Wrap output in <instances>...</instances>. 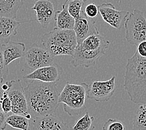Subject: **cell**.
<instances>
[{"label": "cell", "instance_id": "cell-1", "mask_svg": "<svg viewBox=\"0 0 146 130\" xmlns=\"http://www.w3.org/2000/svg\"><path fill=\"white\" fill-rule=\"evenodd\" d=\"M29 113L33 119L53 115L58 106L59 94L55 83L32 80L24 88Z\"/></svg>", "mask_w": 146, "mask_h": 130}, {"label": "cell", "instance_id": "cell-2", "mask_svg": "<svg viewBox=\"0 0 146 130\" xmlns=\"http://www.w3.org/2000/svg\"><path fill=\"white\" fill-rule=\"evenodd\" d=\"M124 79V88L130 100L136 104L146 103V58L137 51L127 59Z\"/></svg>", "mask_w": 146, "mask_h": 130}, {"label": "cell", "instance_id": "cell-3", "mask_svg": "<svg viewBox=\"0 0 146 130\" xmlns=\"http://www.w3.org/2000/svg\"><path fill=\"white\" fill-rule=\"evenodd\" d=\"M40 40L43 47L54 57L65 55L72 57L78 45L74 30L54 28L44 34Z\"/></svg>", "mask_w": 146, "mask_h": 130}, {"label": "cell", "instance_id": "cell-4", "mask_svg": "<svg viewBox=\"0 0 146 130\" xmlns=\"http://www.w3.org/2000/svg\"><path fill=\"white\" fill-rule=\"evenodd\" d=\"M88 88V85L85 83L80 85L66 83L58 96V103H63L65 113L74 117L86 110L85 100Z\"/></svg>", "mask_w": 146, "mask_h": 130}, {"label": "cell", "instance_id": "cell-5", "mask_svg": "<svg viewBox=\"0 0 146 130\" xmlns=\"http://www.w3.org/2000/svg\"><path fill=\"white\" fill-rule=\"evenodd\" d=\"M126 39L132 45L146 41V18L141 10L134 9L124 23Z\"/></svg>", "mask_w": 146, "mask_h": 130}, {"label": "cell", "instance_id": "cell-6", "mask_svg": "<svg viewBox=\"0 0 146 130\" xmlns=\"http://www.w3.org/2000/svg\"><path fill=\"white\" fill-rule=\"evenodd\" d=\"M6 82L9 85V89L6 91L11 101V112L13 114L25 116L27 119L31 120L33 118L29 113L25 91L21 81L19 79H13Z\"/></svg>", "mask_w": 146, "mask_h": 130}, {"label": "cell", "instance_id": "cell-7", "mask_svg": "<svg viewBox=\"0 0 146 130\" xmlns=\"http://www.w3.org/2000/svg\"><path fill=\"white\" fill-rule=\"evenodd\" d=\"M116 76L106 81H94L88 85L86 97L96 102L109 101L116 91Z\"/></svg>", "mask_w": 146, "mask_h": 130}, {"label": "cell", "instance_id": "cell-8", "mask_svg": "<svg viewBox=\"0 0 146 130\" xmlns=\"http://www.w3.org/2000/svg\"><path fill=\"white\" fill-rule=\"evenodd\" d=\"M24 57L26 65L34 70L54 64V56L46 48L36 44L31 45Z\"/></svg>", "mask_w": 146, "mask_h": 130}, {"label": "cell", "instance_id": "cell-9", "mask_svg": "<svg viewBox=\"0 0 146 130\" xmlns=\"http://www.w3.org/2000/svg\"><path fill=\"white\" fill-rule=\"evenodd\" d=\"M56 0H36L32 9L36 13V20L43 28H47L55 20L57 12Z\"/></svg>", "mask_w": 146, "mask_h": 130}, {"label": "cell", "instance_id": "cell-10", "mask_svg": "<svg viewBox=\"0 0 146 130\" xmlns=\"http://www.w3.org/2000/svg\"><path fill=\"white\" fill-rule=\"evenodd\" d=\"M99 13L104 22L118 30L124 26L129 11L117 10L112 3H104L98 6Z\"/></svg>", "mask_w": 146, "mask_h": 130}, {"label": "cell", "instance_id": "cell-11", "mask_svg": "<svg viewBox=\"0 0 146 130\" xmlns=\"http://www.w3.org/2000/svg\"><path fill=\"white\" fill-rule=\"evenodd\" d=\"M64 69L57 64H52L34 70L23 78L29 80H37L45 83H55L60 81Z\"/></svg>", "mask_w": 146, "mask_h": 130}, {"label": "cell", "instance_id": "cell-12", "mask_svg": "<svg viewBox=\"0 0 146 130\" xmlns=\"http://www.w3.org/2000/svg\"><path fill=\"white\" fill-rule=\"evenodd\" d=\"M105 53V52L100 51L84 50L77 45L72 56L70 63L74 67L89 68L95 66L98 59Z\"/></svg>", "mask_w": 146, "mask_h": 130}, {"label": "cell", "instance_id": "cell-13", "mask_svg": "<svg viewBox=\"0 0 146 130\" xmlns=\"http://www.w3.org/2000/svg\"><path fill=\"white\" fill-rule=\"evenodd\" d=\"M95 24V20L89 18L85 15L84 11H82L80 16L75 20L74 28L78 44L90 35L99 32Z\"/></svg>", "mask_w": 146, "mask_h": 130}, {"label": "cell", "instance_id": "cell-14", "mask_svg": "<svg viewBox=\"0 0 146 130\" xmlns=\"http://www.w3.org/2000/svg\"><path fill=\"white\" fill-rule=\"evenodd\" d=\"M33 130H70L62 118L53 115L33 118Z\"/></svg>", "mask_w": 146, "mask_h": 130}, {"label": "cell", "instance_id": "cell-15", "mask_svg": "<svg viewBox=\"0 0 146 130\" xmlns=\"http://www.w3.org/2000/svg\"><path fill=\"white\" fill-rule=\"evenodd\" d=\"M23 23L16 19L0 16V44L5 45L11 41V38L16 36L20 24Z\"/></svg>", "mask_w": 146, "mask_h": 130}, {"label": "cell", "instance_id": "cell-16", "mask_svg": "<svg viewBox=\"0 0 146 130\" xmlns=\"http://www.w3.org/2000/svg\"><path fill=\"white\" fill-rule=\"evenodd\" d=\"M110 42L106 40L100 32L95 33L86 37L78 45L86 50L100 51L105 52L109 48Z\"/></svg>", "mask_w": 146, "mask_h": 130}, {"label": "cell", "instance_id": "cell-17", "mask_svg": "<svg viewBox=\"0 0 146 130\" xmlns=\"http://www.w3.org/2000/svg\"><path fill=\"white\" fill-rule=\"evenodd\" d=\"M26 53V46L21 42L10 41L3 45V56L6 66L10 63L23 57Z\"/></svg>", "mask_w": 146, "mask_h": 130}, {"label": "cell", "instance_id": "cell-18", "mask_svg": "<svg viewBox=\"0 0 146 130\" xmlns=\"http://www.w3.org/2000/svg\"><path fill=\"white\" fill-rule=\"evenodd\" d=\"M69 0H65L62 5L61 11H57L55 18V28L59 30H74L75 20L68 11L67 3Z\"/></svg>", "mask_w": 146, "mask_h": 130}, {"label": "cell", "instance_id": "cell-19", "mask_svg": "<svg viewBox=\"0 0 146 130\" xmlns=\"http://www.w3.org/2000/svg\"><path fill=\"white\" fill-rule=\"evenodd\" d=\"M23 4L24 0H0V16L16 19Z\"/></svg>", "mask_w": 146, "mask_h": 130}, {"label": "cell", "instance_id": "cell-20", "mask_svg": "<svg viewBox=\"0 0 146 130\" xmlns=\"http://www.w3.org/2000/svg\"><path fill=\"white\" fill-rule=\"evenodd\" d=\"M29 119L22 115L13 114L6 118L7 125L19 130H29Z\"/></svg>", "mask_w": 146, "mask_h": 130}, {"label": "cell", "instance_id": "cell-21", "mask_svg": "<svg viewBox=\"0 0 146 130\" xmlns=\"http://www.w3.org/2000/svg\"><path fill=\"white\" fill-rule=\"evenodd\" d=\"M132 130H146V103L139 107L133 119Z\"/></svg>", "mask_w": 146, "mask_h": 130}, {"label": "cell", "instance_id": "cell-22", "mask_svg": "<svg viewBox=\"0 0 146 130\" xmlns=\"http://www.w3.org/2000/svg\"><path fill=\"white\" fill-rule=\"evenodd\" d=\"M94 119V117L86 112L82 117L78 119L72 127V130H94L95 126L93 125Z\"/></svg>", "mask_w": 146, "mask_h": 130}, {"label": "cell", "instance_id": "cell-23", "mask_svg": "<svg viewBox=\"0 0 146 130\" xmlns=\"http://www.w3.org/2000/svg\"><path fill=\"white\" fill-rule=\"evenodd\" d=\"M83 4V3L82 0H72L68 1L67 5L68 11L75 20L80 16Z\"/></svg>", "mask_w": 146, "mask_h": 130}, {"label": "cell", "instance_id": "cell-24", "mask_svg": "<svg viewBox=\"0 0 146 130\" xmlns=\"http://www.w3.org/2000/svg\"><path fill=\"white\" fill-rule=\"evenodd\" d=\"M8 68L6 66L3 56V45L0 44V83L3 85L4 79L8 75Z\"/></svg>", "mask_w": 146, "mask_h": 130}, {"label": "cell", "instance_id": "cell-25", "mask_svg": "<svg viewBox=\"0 0 146 130\" xmlns=\"http://www.w3.org/2000/svg\"><path fill=\"white\" fill-rule=\"evenodd\" d=\"M102 130H125V128L121 122L110 118L104 123Z\"/></svg>", "mask_w": 146, "mask_h": 130}, {"label": "cell", "instance_id": "cell-26", "mask_svg": "<svg viewBox=\"0 0 146 130\" xmlns=\"http://www.w3.org/2000/svg\"><path fill=\"white\" fill-rule=\"evenodd\" d=\"M1 110L5 114H8L12 110L11 101L9 99L7 91H5L1 101Z\"/></svg>", "mask_w": 146, "mask_h": 130}, {"label": "cell", "instance_id": "cell-27", "mask_svg": "<svg viewBox=\"0 0 146 130\" xmlns=\"http://www.w3.org/2000/svg\"><path fill=\"white\" fill-rule=\"evenodd\" d=\"M84 13L85 15L89 18L93 19L98 16L99 13L98 7L94 3H89L85 6Z\"/></svg>", "mask_w": 146, "mask_h": 130}, {"label": "cell", "instance_id": "cell-28", "mask_svg": "<svg viewBox=\"0 0 146 130\" xmlns=\"http://www.w3.org/2000/svg\"><path fill=\"white\" fill-rule=\"evenodd\" d=\"M137 52L141 57L146 58V41H142L137 45Z\"/></svg>", "mask_w": 146, "mask_h": 130}, {"label": "cell", "instance_id": "cell-29", "mask_svg": "<svg viewBox=\"0 0 146 130\" xmlns=\"http://www.w3.org/2000/svg\"><path fill=\"white\" fill-rule=\"evenodd\" d=\"M6 114L0 109V130H5L6 128Z\"/></svg>", "mask_w": 146, "mask_h": 130}, {"label": "cell", "instance_id": "cell-30", "mask_svg": "<svg viewBox=\"0 0 146 130\" xmlns=\"http://www.w3.org/2000/svg\"><path fill=\"white\" fill-rule=\"evenodd\" d=\"M4 93H5V91L3 90L1 87H0V109H1V101L3 96V94H4Z\"/></svg>", "mask_w": 146, "mask_h": 130}, {"label": "cell", "instance_id": "cell-31", "mask_svg": "<svg viewBox=\"0 0 146 130\" xmlns=\"http://www.w3.org/2000/svg\"><path fill=\"white\" fill-rule=\"evenodd\" d=\"M82 2L83 3V4H85V5H88V4H89V3L91 2V1H92L93 0H82Z\"/></svg>", "mask_w": 146, "mask_h": 130}, {"label": "cell", "instance_id": "cell-32", "mask_svg": "<svg viewBox=\"0 0 146 130\" xmlns=\"http://www.w3.org/2000/svg\"><path fill=\"white\" fill-rule=\"evenodd\" d=\"M1 85H1V83H0V87H1Z\"/></svg>", "mask_w": 146, "mask_h": 130}, {"label": "cell", "instance_id": "cell-33", "mask_svg": "<svg viewBox=\"0 0 146 130\" xmlns=\"http://www.w3.org/2000/svg\"><path fill=\"white\" fill-rule=\"evenodd\" d=\"M94 130H95V129H94Z\"/></svg>", "mask_w": 146, "mask_h": 130}]
</instances>
